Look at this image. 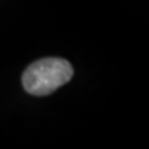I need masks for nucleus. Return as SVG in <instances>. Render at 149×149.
<instances>
[{
    "label": "nucleus",
    "instance_id": "1",
    "mask_svg": "<svg viewBox=\"0 0 149 149\" xmlns=\"http://www.w3.org/2000/svg\"><path fill=\"white\" fill-rule=\"evenodd\" d=\"M72 76L73 68L66 59L48 57L29 65L21 80L26 93L36 97H44L66 84Z\"/></svg>",
    "mask_w": 149,
    "mask_h": 149
}]
</instances>
